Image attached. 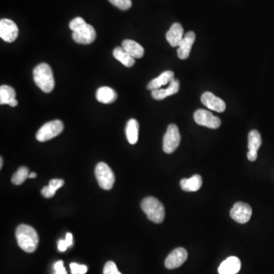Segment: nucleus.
Wrapping results in <instances>:
<instances>
[{
	"instance_id": "obj_30",
	"label": "nucleus",
	"mask_w": 274,
	"mask_h": 274,
	"mask_svg": "<svg viewBox=\"0 0 274 274\" xmlns=\"http://www.w3.org/2000/svg\"><path fill=\"white\" fill-rule=\"evenodd\" d=\"M152 96L155 100H163L168 97L165 89H158L152 91Z\"/></svg>"
},
{
	"instance_id": "obj_2",
	"label": "nucleus",
	"mask_w": 274,
	"mask_h": 274,
	"mask_svg": "<svg viewBox=\"0 0 274 274\" xmlns=\"http://www.w3.org/2000/svg\"><path fill=\"white\" fill-rule=\"evenodd\" d=\"M33 78L37 87L45 93H50L54 89L55 80L53 71L47 63H40L34 68Z\"/></svg>"
},
{
	"instance_id": "obj_9",
	"label": "nucleus",
	"mask_w": 274,
	"mask_h": 274,
	"mask_svg": "<svg viewBox=\"0 0 274 274\" xmlns=\"http://www.w3.org/2000/svg\"><path fill=\"white\" fill-rule=\"evenodd\" d=\"M18 35L17 24L12 20L3 18L0 21V37L5 42L11 43L16 40Z\"/></svg>"
},
{
	"instance_id": "obj_20",
	"label": "nucleus",
	"mask_w": 274,
	"mask_h": 274,
	"mask_svg": "<svg viewBox=\"0 0 274 274\" xmlns=\"http://www.w3.org/2000/svg\"><path fill=\"white\" fill-rule=\"evenodd\" d=\"M203 184L201 176L199 174L192 176L189 179H182L180 182L181 189L184 191L195 192L200 190Z\"/></svg>"
},
{
	"instance_id": "obj_23",
	"label": "nucleus",
	"mask_w": 274,
	"mask_h": 274,
	"mask_svg": "<svg viewBox=\"0 0 274 274\" xmlns=\"http://www.w3.org/2000/svg\"><path fill=\"white\" fill-rule=\"evenodd\" d=\"M16 93L15 89L9 86L3 85L0 87V104L1 105H9L11 101L15 99Z\"/></svg>"
},
{
	"instance_id": "obj_37",
	"label": "nucleus",
	"mask_w": 274,
	"mask_h": 274,
	"mask_svg": "<svg viewBox=\"0 0 274 274\" xmlns=\"http://www.w3.org/2000/svg\"><path fill=\"white\" fill-rule=\"evenodd\" d=\"M37 177V174L36 173H31L29 174V178H35Z\"/></svg>"
},
{
	"instance_id": "obj_1",
	"label": "nucleus",
	"mask_w": 274,
	"mask_h": 274,
	"mask_svg": "<svg viewBox=\"0 0 274 274\" xmlns=\"http://www.w3.org/2000/svg\"><path fill=\"white\" fill-rule=\"evenodd\" d=\"M15 236L20 249L27 253L35 252L38 246L39 236L34 228L27 225H20L15 231Z\"/></svg>"
},
{
	"instance_id": "obj_10",
	"label": "nucleus",
	"mask_w": 274,
	"mask_h": 274,
	"mask_svg": "<svg viewBox=\"0 0 274 274\" xmlns=\"http://www.w3.org/2000/svg\"><path fill=\"white\" fill-rule=\"evenodd\" d=\"M73 39L77 44H90L96 39V31L93 26L86 24L77 31L73 32Z\"/></svg>"
},
{
	"instance_id": "obj_38",
	"label": "nucleus",
	"mask_w": 274,
	"mask_h": 274,
	"mask_svg": "<svg viewBox=\"0 0 274 274\" xmlns=\"http://www.w3.org/2000/svg\"><path fill=\"white\" fill-rule=\"evenodd\" d=\"M2 164H3V161H2V158L1 157L0 158V168H2Z\"/></svg>"
},
{
	"instance_id": "obj_25",
	"label": "nucleus",
	"mask_w": 274,
	"mask_h": 274,
	"mask_svg": "<svg viewBox=\"0 0 274 274\" xmlns=\"http://www.w3.org/2000/svg\"><path fill=\"white\" fill-rule=\"evenodd\" d=\"M112 5L123 11H126L132 6L131 0H108Z\"/></svg>"
},
{
	"instance_id": "obj_24",
	"label": "nucleus",
	"mask_w": 274,
	"mask_h": 274,
	"mask_svg": "<svg viewBox=\"0 0 274 274\" xmlns=\"http://www.w3.org/2000/svg\"><path fill=\"white\" fill-rule=\"evenodd\" d=\"M29 171L27 167H21L18 168V171L13 174L12 177H11V182L15 185H20L22 184L27 177H29Z\"/></svg>"
},
{
	"instance_id": "obj_35",
	"label": "nucleus",
	"mask_w": 274,
	"mask_h": 274,
	"mask_svg": "<svg viewBox=\"0 0 274 274\" xmlns=\"http://www.w3.org/2000/svg\"><path fill=\"white\" fill-rule=\"evenodd\" d=\"M66 243L67 244L68 247H71L73 245V235L71 233H67L66 236Z\"/></svg>"
},
{
	"instance_id": "obj_26",
	"label": "nucleus",
	"mask_w": 274,
	"mask_h": 274,
	"mask_svg": "<svg viewBox=\"0 0 274 274\" xmlns=\"http://www.w3.org/2000/svg\"><path fill=\"white\" fill-rule=\"evenodd\" d=\"M86 24L87 23L83 18H81V17H76L70 21L69 26H70V30H72L73 32H75V31H77L78 30L82 28V27H84Z\"/></svg>"
},
{
	"instance_id": "obj_31",
	"label": "nucleus",
	"mask_w": 274,
	"mask_h": 274,
	"mask_svg": "<svg viewBox=\"0 0 274 274\" xmlns=\"http://www.w3.org/2000/svg\"><path fill=\"white\" fill-rule=\"evenodd\" d=\"M63 184H64V181L62 179H53L49 183L50 188L53 189L54 191H57L59 188L63 187Z\"/></svg>"
},
{
	"instance_id": "obj_33",
	"label": "nucleus",
	"mask_w": 274,
	"mask_h": 274,
	"mask_svg": "<svg viewBox=\"0 0 274 274\" xmlns=\"http://www.w3.org/2000/svg\"><path fill=\"white\" fill-rule=\"evenodd\" d=\"M54 270L56 271L55 274H67L64 266H63V262L62 261L57 262L54 265Z\"/></svg>"
},
{
	"instance_id": "obj_34",
	"label": "nucleus",
	"mask_w": 274,
	"mask_h": 274,
	"mask_svg": "<svg viewBox=\"0 0 274 274\" xmlns=\"http://www.w3.org/2000/svg\"><path fill=\"white\" fill-rule=\"evenodd\" d=\"M68 247L67 244L66 243L65 240H60L58 242V249L60 252H66Z\"/></svg>"
},
{
	"instance_id": "obj_19",
	"label": "nucleus",
	"mask_w": 274,
	"mask_h": 274,
	"mask_svg": "<svg viewBox=\"0 0 274 274\" xmlns=\"http://www.w3.org/2000/svg\"><path fill=\"white\" fill-rule=\"evenodd\" d=\"M122 47L134 58H142L145 53L143 47L132 40H124L122 42Z\"/></svg>"
},
{
	"instance_id": "obj_5",
	"label": "nucleus",
	"mask_w": 274,
	"mask_h": 274,
	"mask_svg": "<svg viewBox=\"0 0 274 274\" xmlns=\"http://www.w3.org/2000/svg\"><path fill=\"white\" fill-rule=\"evenodd\" d=\"M63 129L64 126L62 121L59 120L50 121L39 129L36 134V139L40 142H46L60 135Z\"/></svg>"
},
{
	"instance_id": "obj_36",
	"label": "nucleus",
	"mask_w": 274,
	"mask_h": 274,
	"mask_svg": "<svg viewBox=\"0 0 274 274\" xmlns=\"http://www.w3.org/2000/svg\"><path fill=\"white\" fill-rule=\"evenodd\" d=\"M9 106L11 107H16L17 105H18V101L16 100V99H14V100L11 101V102H10Z\"/></svg>"
},
{
	"instance_id": "obj_11",
	"label": "nucleus",
	"mask_w": 274,
	"mask_h": 274,
	"mask_svg": "<svg viewBox=\"0 0 274 274\" xmlns=\"http://www.w3.org/2000/svg\"><path fill=\"white\" fill-rule=\"evenodd\" d=\"M188 258L187 251L183 248L174 249L167 257L164 265L167 269L173 270L181 267Z\"/></svg>"
},
{
	"instance_id": "obj_18",
	"label": "nucleus",
	"mask_w": 274,
	"mask_h": 274,
	"mask_svg": "<svg viewBox=\"0 0 274 274\" xmlns=\"http://www.w3.org/2000/svg\"><path fill=\"white\" fill-rule=\"evenodd\" d=\"M118 98L116 92L108 86L99 88L96 92V99L102 104L113 103Z\"/></svg>"
},
{
	"instance_id": "obj_17",
	"label": "nucleus",
	"mask_w": 274,
	"mask_h": 274,
	"mask_svg": "<svg viewBox=\"0 0 274 274\" xmlns=\"http://www.w3.org/2000/svg\"><path fill=\"white\" fill-rule=\"evenodd\" d=\"M174 79V73L172 71H164L157 78L152 79L147 86V89L153 91L155 89H161V86L169 84Z\"/></svg>"
},
{
	"instance_id": "obj_4",
	"label": "nucleus",
	"mask_w": 274,
	"mask_h": 274,
	"mask_svg": "<svg viewBox=\"0 0 274 274\" xmlns=\"http://www.w3.org/2000/svg\"><path fill=\"white\" fill-rule=\"evenodd\" d=\"M95 172L101 188L111 190L113 187L115 181V174L106 163L99 162L95 167Z\"/></svg>"
},
{
	"instance_id": "obj_29",
	"label": "nucleus",
	"mask_w": 274,
	"mask_h": 274,
	"mask_svg": "<svg viewBox=\"0 0 274 274\" xmlns=\"http://www.w3.org/2000/svg\"><path fill=\"white\" fill-rule=\"evenodd\" d=\"M70 269L72 274H85L88 271V268L86 265H78L76 263L70 264Z\"/></svg>"
},
{
	"instance_id": "obj_8",
	"label": "nucleus",
	"mask_w": 274,
	"mask_h": 274,
	"mask_svg": "<svg viewBox=\"0 0 274 274\" xmlns=\"http://www.w3.org/2000/svg\"><path fill=\"white\" fill-rule=\"evenodd\" d=\"M232 219L240 224H245L250 220L252 216V209L248 203L237 202L230 211Z\"/></svg>"
},
{
	"instance_id": "obj_7",
	"label": "nucleus",
	"mask_w": 274,
	"mask_h": 274,
	"mask_svg": "<svg viewBox=\"0 0 274 274\" xmlns=\"http://www.w3.org/2000/svg\"><path fill=\"white\" fill-rule=\"evenodd\" d=\"M194 119L197 125L210 129H217L221 126V120L207 110L198 109L194 112Z\"/></svg>"
},
{
	"instance_id": "obj_21",
	"label": "nucleus",
	"mask_w": 274,
	"mask_h": 274,
	"mask_svg": "<svg viewBox=\"0 0 274 274\" xmlns=\"http://www.w3.org/2000/svg\"><path fill=\"white\" fill-rule=\"evenodd\" d=\"M139 123L137 120L131 119L128 121L126 126V136L128 142L134 145L137 143L139 138Z\"/></svg>"
},
{
	"instance_id": "obj_22",
	"label": "nucleus",
	"mask_w": 274,
	"mask_h": 274,
	"mask_svg": "<svg viewBox=\"0 0 274 274\" xmlns=\"http://www.w3.org/2000/svg\"><path fill=\"white\" fill-rule=\"evenodd\" d=\"M113 55L116 60L127 67H132L135 64V58L131 56L123 47H116L114 50Z\"/></svg>"
},
{
	"instance_id": "obj_3",
	"label": "nucleus",
	"mask_w": 274,
	"mask_h": 274,
	"mask_svg": "<svg viewBox=\"0 0 274 274\" xmlns=\"http://www.w3.org/2000/svg\"><path fill=\"white\" fill-rule=\"evenodd\" d=\"M141 208L150 221L159 224L164 221L165 212L162 203L153 197H148L142 200Z\"/></svg>"
},
{
	"instance_id": "obj_14",
	"label": "nucleus",
	"mask_w": 274,
	"mask_h": 274,
	"mask_svg": "<svg viewBox=\"0 0 274 274\" xmlns=\"http://www.w3.org/2000/svg\"><path fill=\"white\" fill-rule=\"evenodd\" d=\"M196 34L193 31H188L186 33L180 42L178 49H177V56L181 60H186L190 56L192 46L195 41Z\"/></svg>"
},
{
	"instance_id": "obj_12",
	"label": "nucleus",
	"mask_w": 274,
	"mask_h": 274,
	"mask_svg": "<svg viewBox=\"0 0 274 274\" xmlns=\"http://www.w3.org/2000/svg\"><path fill=\"white\" fill-rule=\"evenodd\" d=\"M201 102L209 109L213 110L218 113H223L226 110V105L224 101L216 97L214 94L206 92L202 95Z\"/></svg>"
},
{
	"instance_id": "obj_15",
	"label": "nucleus",
	"mask_w": 274,
	"mask_h": 274,
	"mask_svg": "<svg viewBox=\"0 0 274 274\" xmlns=\"http://www.w3.org/2000/svg\"><path fill=\"white\" fill-rule=\"evenodd\" d=\"M241 261L237 257H229L219 266V274H236L241 269Z\"/></svg>"
},
{
	"instance_id": "obj_27",
	"label": "nucleus",
	"mask_w": 274,
	"mask_h": 274,
	"mask_svg": "<svg viewBox=\"0 0 274 274\" xmlns=\"http://www.w3.org/2000/svg\"><path fill=\"white\" fill-rule=\"evenodd\" d=\"M180 89V82L179 80L174 79V80L171 81L168 84V87L165 89L166 91L167 95L171 96V95H174V94L177 93Z\"/></svg>"
},
{
	"instance_id": "obj_28",
	"label": "nucleus",
	"mask_w": 274,
	"mask_h": 274,
	"mask_svg": "<svg viewBox=\"0 0 274 274\" xmlns=\"http://www.w3.org/2000/svg\"><path fill=\"white\" fill-rule=\"evenodd\" d=\"M103 274H121L113 262H107L104 268Z\"/></svg>"
},
{
	"instance_id": "obj_6",
	"label": "nucleus",
	"mask_w": 274,
	"mask_h": 274,
	"mask_svg": "<svg viewBox=\"0 0 274 274\" xmlns=\"http://www.w3.org/2000/svg\"><path fill=\"white\" fill-rule=\"evenodd\" d=\"M181 134L177 125H170L163 138V150L167 154L174 152L181 142Z\"/></svg>"
},
{
	"instance_id": "obj_13",
	"label": "nucleus",
	"mask_w": 274,
	"mask_h": 274,
	"mask_svg": "<svg viewBox=\"0 0 274 274\" xmlns=\"http://www.w3.org/2000/svg\"><path fill=\"white\" fill-rule=\"evenodd\" d=\"M262 136L256 130L251 131L249 134V152L247 157L249 161H256L258 158V151L262 145Z\"/></svg>"
},
{
	"instance_id": "obj_16",
	"label": "nucleus",
	"mask_w": 274,
	"mask_h": 274,
	"mask_svg": "<svg viewBox=\"0 0 274 274\" xmlns=\"http://www.w3.org/2000/svg\"><path fill=\"white\" fill-rule=\"evenodd\" d=\"M184 37V28L180 23H174L166 34V39L173 47H178Z\"/></svg>"
},
{
	"instance_id": "obj_32",
	"label": "nucleus",
	"mask_w": 274,
	"mask_h": 274,
	"mask_svg": "<svg viewBox=\"0 0 274 274\" xmlns=\"http://www.w3.org/2000/svg\"><path fill=\"white\" fill-rule=\"evenodd\" d=\"M41 194L44 196L46 198H50V197H53V196L56 194V191L53 190V189L50 188V186H46L44 188L41 190Z\"/></svg>"
}]
</instances>
